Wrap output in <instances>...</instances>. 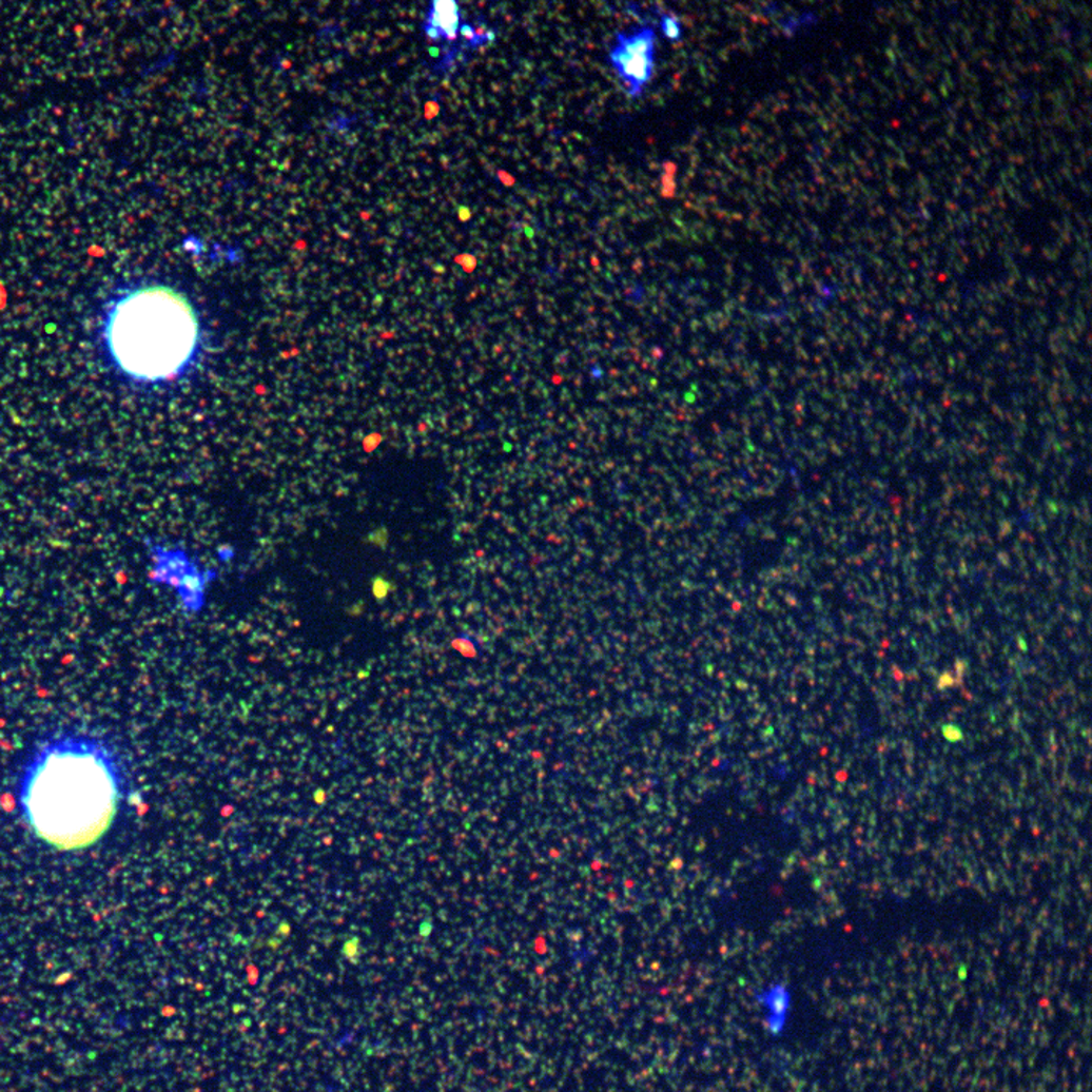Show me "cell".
Returning <instances> with one entry per match:
<instances>
[{"mask_svg": "<svg viewBox=\"0 0 1092 1092\" xmlns=\"http://www.w3.org/2000/svg\"><path fill=\"white\" fill-rule=\"evenodd\" d=\"M756 998L763 1012L766 1031L773 1036L783 1035L793 1008V993L789 987L783 981H776L763 988Z\"/></svg>", "mask_w": 1092, "mask_h": 1092, "instance_id": "4", "label": "cell"}, {"mask_svg": "<svg viewBox=\"0 0 1092 1092\" xmlns=\"http://www.w3.org/2000/svg\"><path fill=\"white\" fill-rule=\"evenodd\" d=\"M660 30H662L663 36L668 38L669 41H672V43L682 40V22H680L679 17L672 16V14H663V16L660 17Z\"/></svg>", "mask_w": 1092, "mask_h": 1092, "instance_id": "6", "label": "cell"}, {"mask_svg": "<svg viewBox=\"0 0 1092 1092\" xmlns=\"http://www.w3.org/2000/svg\"><path fill=\"white\" fill-rule=\"evenodd\" d=\"M433 26L437 30V37L444 34L454 40L460 27L457 0H435Z\"/></svg>", "mask_w": 1092, "mask_h": 1092, "instance_id": "5", "label": "cell"}, {"mask_svg": "<svg viewBox=\"0 0 1092 1092\" xmlns=\"http://www.w3.org/2000/svg\"><path fill=\"white\" fill-rule=\"evenodd\" d=\"M103 342L123 376L140 385H161L181 376L195 360L198 317L172 287H136L106 311Z\"/></svg>", "mask_w": 1092, "mask_h": 1092, "instance_id": "2", "label": "cell"}, {"mask_svg": "<svg viewBox=\"0 0 1092 1092\" xmlns=\"http://www.w3.org/2000/svg\"><path fill=\"white\" fill-rule=\"evenodd\" d=\"M608 60L627 95L633 99L641 98L655 75V30L642 26L631 33H618L613 47L608 52Z\"/></svg>", "mask_w": 1092, "mask_h": 1092, "instance_id": "3", "label": "cell"}, {"mask_svg": "<svg viewBox=\"0 0 1092 1092\" xmlns=\"http://www.w3.org/2000/svg\"><path fill=\"white\" fill-rule=\"evenodd\" d=\"M119 759L87 735H67L27 760L19 807L30 831L52 849H89L112 828L122 801Z\"/></svg>", "mask_w": 1092, "mask_h": 1092, "instance_id": "1", "label": "cell"}]
</instances>
